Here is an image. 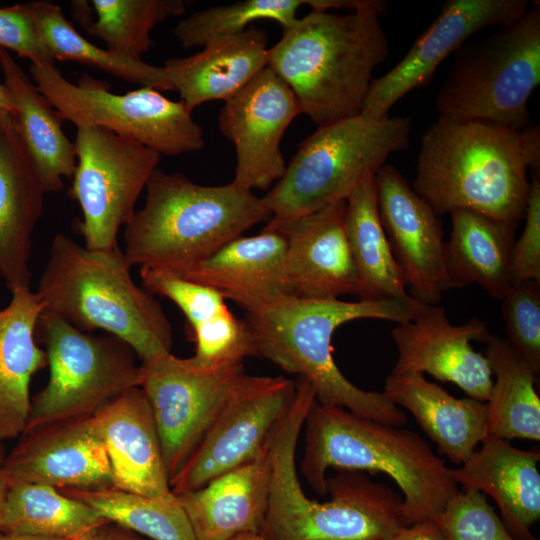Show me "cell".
<instances>
[{"mask_svg": "<svg viewBox=\"0 0 540 540\" xmlns=\"http://www.w3.org/2000/svg\"><path fill=\"white\" fill-rule=\"evenodd\" d=\"M540 165V129L438 119L424 132L413 190L440 216L464 209L518 226Z\"/></svg>", "mask_w": 540, "mask_h": 540, "instance_id": "6da1fadb", "label": "cell"}, {"mask_svg": "<svg viewBox=\"0 0 540 540\" xmlns=\"http://www.w3.org/2000/svg\"><path fill=\"white\" fill-rule=\"evenodd\" d=\"M385 1L340 15L312 10L284 29L268 64L318 127L362 113L373 72L389 54Z\"/></svg>", "mask_w": 540, "mask_h": 540, "instance_id": "7a4b0ae2", "label": "cell"}, {"mask_svg": "<svg viewBox=\"0 0 540 540\" xmlns=\"http://www.w3.org/2000/svg\"><path fill=\"white\" fill-rule=\"evenodd\" d=\"M424 303L411 298L389 302H346L282 296L245 319L257 356L288 373L306 379L316 402L392 426L407 422L406 414L383 392L356 387L339 370L332 356L331 339L341 325L357 319L402 323L412 319Z\"/></svg>", "mask_w": 540, "mask_h": 540, "instance_id": "3957f363", "label": "cell"}, {"mask_svg": "<svg viewBox=\"0 0 540 540\" xmlns=\"http://www.w3.org/2000/svg\"><path fill=\"white\" fill-rule=\"evenodd\" d=\"M313 404V394L298 389L272 432L268 506L259 535L266 540H390L405 525L403 498L386 484L361 471L339 470L326 478L329 501H313L303 492L295 452Z\"/></svg>", "mask_w": 540, "mask_h": 540, "instance_id": "277c9868", "label": "cell"}, {"mask_svg": "<svg viewBox=\"0 0 540 540\" xmlns=\"http://www.w3.org/2000/svg\"><path fill=\"white\" fill-rule=\"evenodd\" d=\"M304 455L300 464L306 482L327 493L326 472H382L403 494L405 526L434 521L460 490L445 460L416 432L315 402L306 419Z\"/></svg>", "mask_w": 540, "mask_h": 540, "instance_id": "5b68a950", "label": "cell"}, {"mask_svg": "<svg viewBox=\"0 0 540 540\" xmlns=\"http://www.w3.org/2000/svg\"><path fill=\"white\" fill-rule=\"evenodd\" d=\"M131 267L118 245L90 249L58 234L36 294L44 310L81 331L117 337L145 362L170 352L172 328L160 303L133 281Z\"/></svg>", "mask_w": 540, "mask_h": 540, "instance_id": "8992f818", "label": "cell"}, {"mask_svg": "<svg viewBox=\"0 0 540 540\" xmlns=\"http://www.w3.org/2000/svg\"><path fill=\"white\" fill-rule=\"evenodd\" d=\"M146 190L124 232V255L140 268L178 272L272 217L262 197L233 182L204 186L156 168Z\"/></svg>", "mask_w": 540, "mask_h": 540, "instance_id": "52a82bcc", "label": "cell"}, {"mask_svg": "<svg viewBox=\"0 0 540 540\" xmlns=\"http://www.w3.org/2000/svg\"><path fill=\"white\" fill-rule=\"evenodd\" d=\"M411 120L365 114L318 129L298 147L283 176L262 200L272 217L264 230L345 201L387 159L409 147Z\"/></svg>", "mask_w": 540, "mask_h": 540, "instance_id": "ba28073f", "label": "cell"}, {"mask_svg": "<svg viewBox=\"0 0 540 540\" xmlns=\"http://www.w3.org/2000/svg\"><path fill=\"white\" fill-rule=\"evenodd\" d=\"M465 42L439 89V117L532 126L528 101L540 84V2L517 20Z\"/></svg>", "mask_w": 540, "mask_h": 540, "instance_id": "9c48e42d", "label": "cell"}, {"mask_svg": "<svg viewBox=\"0 0 540 540\" xmlns=\"http://www.w3.org/2000/svg\"><path fill=\"white\" fill-rule=\"evenodd\" d=\"M35 336L45 345L49 380L31 401L24 432L90 417L109 400L140 387L135 352L113 335L94 336L43 310Z\"/></svg>", "mask_w": 540, "mask_h": 540, "instance_id": "30bf717a", "label": "cell"}, {"mask_svg": "<svg viewBox=\"0 0 540 540\" xmlns=\"http://www.w3.org/2000/svg\"><path fill=\"white\" fill-rule=\"evenodd\" d=\"M29 71L60 118L76 127H101L166 156L196 152L205 145L192 111L181 100H170L156 89L141 87L116 94L106 82L88 74L72 83L54 60L31 63Z\"/></svg>", "mask_w": 540, "mask_h": 540, "instance_id": "8fae6325", "label": "cell"}, {"mask_svg": "<svg viewBox=\"0 0 540 540\" xmlns=\"http://www.w3.org/2000/svg\"><path fill=\"white\" fill-rule=\"evenodd\" d=\"M76 128L77 164L69 196L82 211L77 230L87 248H113L161 155L101 127Z\"/></svg>", "mask_w": 540, "mask_h": 540, "instance_id": "7c38bea8", "label": "cell"}, {"mask_svg": "<svg viewBox=\"0 0 540 540\" xmlns=\"http://www.w3.org/2000/svg\"><path fill=\"white\" fill-rule=\"evenodd\" d=\"M140 368V388L153 412L170 482L250 375L243 363L204 369L171 352Z\"/></svg>", "mask_w": 540, "mask_h": 540, "instance_id": "4fadbf2b", "label": "cell"}, {"mask_svg": "<svg viewBox=\"0 0 540 540\" xmlns=\"http://www.w3.org/2000/svg\"><path fill=\"white\" fill-rule=\"evenodd\" d=\"M295 392L293 380L250 376L171 479L172 492L179 495L199 489L257 457L290 408Z\"/></svg>", "mask_w": 540, "mask_h": 540, "instance_id": "5bb4252c", "label": "cell"}, {"mask_svg": "<svg viewBox=\"0 0 540 540\" xmlns=\"http://www.w3.org/2000/svg\"><path fill=\"white\" fill-rule=\"evenodd\" d=\"M301 114L290 87L268 66L224 101L219 114L221 133L236 151L235 177L242 189H268L284 174L280 143Z\"/></svg>", "mask_w": 540, "mask_h": 540, "instance_id": "9a60e30c", "label": "cell"}, {"mask_svg": "<svg viewBox=\"0 0 540 540\" xmlns=\"http://www.w3.org/2000/svg\"><path fill=\"white\" fill-rule=\"evenodd\" d=\"M375 185L380 221L410 295L437 305L452 289L439 216L393 165L379 169Z\"/></svg>", "mask_w": 540, "mask_h": 540, "instance_id": "2e32d148", "label": "cell"}, {"mask_svg": "<svg viewBox=\"0 0 540 540\" xmlns=\"http://www.w3.org/2000/svg\"><path fill=\"white\" fill-rule=\"evenodd\" d=\"M529 0H448L435 20L406 55L387 73L373 80L362 114L382 117L412 90L428 85L442 61L486 27H499L520 18Z\"/></svg>", "mask_w": 540, "mask_h": 540, "instance_id": "e0dca14e", "label": "cell"}, {"mask_svg": "<svg viewBox=\"0 0 540 540\" xmlns=\"http://www.w3.org/2000/svg\"><path fill=\"white\" fill-rule=\"evenodd\" d=\"M491 333L478 317L453 325L444 307L423 304L416 315L391 331L397 361L391 373H429L437 380L452 382L470 398L487 402L492 371L485 355L476 352L472 340L485 342Z\"/></svg>", "mask_w": 540, "mask_h": 540, "instance_id": "ac0fdd59", "label": "cell"}, {"mask_svg": "<svg viewBox=\"0 0 540 540\" xmlns=\"http://www.w3.org/2000/svg\"><path fill=\"white\" fill-rule=\"evenodd\" d=\"M4 466L9 482L58 490L113 487L109 458L92 416L24 432Z\"/></svg>", "mask_w": 540, "mask_h": 540, "instance_id": "d6986e66", "label": "cell"}, {"mask_svg": "<svg viewBox=\"0 0 540 540\" xmlns=\"http://www.w3.org/2000/svg\"><path fill=\"white\" fill-rule=\"evenodd\" d=\"M285 238L288 296L333 300L356 295L357 277L346 233V200L276 228Z\"/></svg>", "mask_w": 540, "mask_h": 540, "instance_id": "ffe728a7", "label": "cell"}, {"mask_svg": "<svg viewBox=\"0 0 540 540\" xmlns=\"http://www.w3.org/2000/svg\"><path fill=\"white\" fill-rule=\"evenodd\" d=\"M92 418L109 458L112 488L150 497L173 493L153 412L140 387L109 400Z\"/></svg>", "mask_w": 540, "mask_h": 540, "instance_id": "44dd1931", "label": "cell"}, {"mask_svg": "<svg viewBox=\"0 0 540 540\" xmlns=\"http://www.w3.org/2000/svg\"><path fill=\"white\" fill-rule=\"evenodd\" d=\"M45 193L13 116L0 119V277L11 293L30 289L31 236Z\"/></svg>", "mask_w": 540, "mask_h": 540, "instance_id": "7402d4cb", "label": "cell"}, {"mask_svg": "<svg viewBox=\"0 0 540 540\" xmlns=\"http://www.w3.org/2000/svg\"><path fill=\"white\" fill-rule=\"evenodd\" d=\"M271 439V437H270ZM270 441L252 460L176 495L196 540H232L260 534L268 506Z\"/></svg>", "mask_w": 540, "mask_h": 540, "instance_id": "603a6c76", "label": "cell"}, {"mask_svg": "<svg viewBox=\"0 0 540 540\" xmlns=\"http://www.w3.org/2000/svg\"><path fill=\"white\" fill-rule=\"evenodd\" d=\"M285 248L282 233L263 229L254 236H240L173 274L210 287L252 312L287 295Z\"/></svg>", "mask_w": 540, "mask_h": 540, "instance_id": "cb8c5ba5", "label": "cell"}, {"mask_svg": "<svg viewBox=\"0 0 540 540\" xmlns=\"http://www.w3.org/2000/svg\"><path fill=\"white\" fill-rule=\"evenodd\" d=\"M140 277L146 291L168 298L186 316L195 342V354L190 357L195 365L216 369L257 356L246 321L232 314L217 291L166 270L142 267Z\"/></svg>", "mask_w": 540, "mask_h": 540, "instance_id": "d4e9b609", "label": "cell"}, {"mask_svg": "<svg viewBox=\"0 0 540 540\" xmlns=\"http://www.w3.org/2000/svg\"><path fill=\"white\" fill-rule=\"evenodd\" d=\"M539 451L485 438L482 446L450 474L463 490H478L497 503L502 521L516 540H537L530 528L540 518Z\"/></svg>", "mask_w": 540, "mask_h": 540, "instance_id": "484cf974", "label": "cell"}, {"mask_svg": "<svg viewBox=\"0 0 540 540\" xmlns=\"http://www.w3.org/2000/svg\"><path fill=\"white\" fill-rule=\"evenodd\" d=\"M383 393L407 409L438 451L454 464H463L487 438L486 403L456 398L422 373H390Z\"/></svg>", "mask_w": 540, "mask_h": 540, "instance_id": "4316f807", "label": "cell"}, {"mask_svg": "<svg viewBox=\"0 0 540 540\" xmlns=\"http://www.w3.org/2000/svg\"><path fill=\"white\" fill-rule=\"evenodd\" d=\"M268 37L250 26L231 36L215 39L194 55L165 61L174 90L192 111L212 100H227L268 64Z\"/></svg>", "mask_w": 540, "mask_h": 540, "instance_id": "83f0119b", "label": "cell"}, {"mask_svg": "<svg viewBox=\"0 0 540 540\" xmlns=\"http://www.w3.org/2000/svg\"><path fill=\"white\" fill-rule=\"evenodd\" d=\"M43 310L31 289L12 292L9 304L0 310V442L23 434L31 407V378L48 366L35 336Z\"/></svg>", "mask_w": 540, "mask_h": 540, "instance_id": "f1b7e54d", "label": "cell"}, {"mask_svg": "<svg viewBox=\"0 0 540 540\" xmlns=\"http://www.w3.org/2000/svg\"><path fill=\"white\" fill-rule=\"evenodd\" d=\"M0 67L13 104L12 116L44 190L59 191L64 187V178H72L76 168L74 143L65 135L57 111L3 48Z\"/></svg>", "mask_w": 540, "mask_h": 540, "instance_id": "f546056e", "label": "cell"}, {"mask_svg": "<svg viewBox=\"0 0 540 540\" xmlns=\"http://www.w3.org/2000/svg\"><path fill=\"white\" fill-rule=\"evenodd\" d=\"M450 215L445 268L451 288L477 284L501 300L510 286L509 261L517 226L464 209Z\"/></svg>", "mask_w": 540, "mask_h": 540, "instance_id": "4dcf8cb0", "label": "cell"}, {"mask_svg": "<svg viewBox=\"0 0 540 540\" xmlns=\"http://www.w3.org/2000/svg\"><path fill=\"white\" fill-rule=\"evenodd\" d=\"M346 233L356 271L358 301L411 299L380 221L375 176L346 199Z\"/></svg>", "mask_w": 540, "mask_h": 540, "instance_id": "1f68e13d", "label": "cell"}, {"mask_svg": "<svg viewBox=\"0 0 540 540\" xmlns=\"http://www.w3.org/2000/svg\"><path fill=\"white\" fill-rule=\"evenodd\" d=\"M485 357L495 381L486 403L487 437L540 440V399L536 374L505 338L491 334Z\"/></svg>", "mask_w": 540, "mask_h": 540, "instance_id": "d6a6232c", "label": "cell"}, {"mask_svg": "<svg viewBox=\"0 0 540 540\" xmlns=\"http://www.w3.org/2000/svg\"><path fill=\"white\" fill-rule=\"evenodd\" d=\"M9 483L1 533L86 540L109 523L86 503L53 487L27 482Z\"/></svg>", "mask_w": 540, "mask_h": 540, "instance_id": "836d02e7", "label": "cell"}, {"mask_svg": "<svg viewBox=\"0 0 540 540\" xmlns=\"http://www.w3.org/2000/svg\"><path fill=\"white\" fill-rule=\"evenodd\" d=\"M38 37L53 60L94 67L127 82L158 91L174 90L164 67L121 56L100 48L79 34L60 6L48 1L29 3Z\"/></svg>", "mask_w": 540, "mask_h": 540, "instance_id": "e575fe53", "label": "cell"}, {"mask_svg": "<svg viewBox=\"0 0 540 540\" xmlns=\"http://www.w3.org/2000/svg\"><path fill=\"white\" fill-rule=\"evenodd\" d=\"M75 20L106 49L128 58L141 57L154 45L151 31L169 17L181 15L183 0L72 1Z\"/></svg>", "mask_w": 540, "mask_h": 540, "instance_id": "d590c367", "label": "cell"}, {"mask_svg": "<svg viewBox=\"0 0 540 540\" xmlns=\"http://www.w3.org/2000/svg\"><path fill=\"white\" fill-rule=\"evenodd\" d=\"M62 493L86 503L107 522L153 540H196L174 493L150 497L115 488L64 489Z\"/></svg>", "mask_w": 540, "mask_h": 540, "instance_id": "8d00e7d4", "label": "cell"}, {"mask_svg": "<svg viewBox=\"0 0 540 540\" xmlns=\"http://www.w3.org/2000/svg\"><path fill=\"white\" fill-rule=\"evenodd\" d=\"M307 0H244L194 12L181 20L173 33L185 48L238 34L258 20H273L284 29L297 21V11Z\"/></svg>", "mask_w": 540, "mask_h": 540, "instance_id": "74e56055", "label": "cell"}, {"mask_svg": "<svg viewBox=\"0 0 540 540\" xmlns=\"http://www.w3.org/2000/svg\"><path fill=\"white\" fill-rule=\"evenodd\" d=\"M506 341L536 375L540 372V282L510 285L501 298Z\"/></svg>", "mask_w": 540, "mask_h": 540, "instance_id": "f35d334b", "label": "cell"}, {"mask_svg": "<svg viewBox=\"0 0 540 540\" xmlns=\"http://www.w3.org/2000/svg\"><path fill=\"white\" fill-rule=\"evenodd\" d=\"M434 521L445 540H516L478 490H460Z\"/></svg>", "mask_w": 540, "mask_h": 540, "instance_id": "ab89813d", "label": "cell"}, {"mask_svg": "<svg viewBox=\"0 0 540 540\" xmlns=\"http://www.w3.org/2000/svg\"><path fill=\"white\" fill-rule=\"evenodd\" d=\"M524 218L523 232L511 249L510 285L525 281L540 282V181L535 172L530 180Z\"/></svg>", "mask_w": 540, "mask_h": 540, "instance_id": "60d3db41", "label": "cell"}, {"mask_svg": "<svg viewBox=\"0 0 540 540\" xmlns=\"http://www.w3.org/2000/svg\"><path fill=\"white\" fill-rule=\"evenodd\" d=\"M0 48L12 50L31 63L53 60L38 37L29 3L0 8Z\"/></svg>", "mask_w": 540, "mask_h": 540, "instance_id": "b9f144b4", "label": "cell"}, {"mask_svg": "<svg viewBox=\"0 0 540 540\" xmlns=\"http://www.w3.org/2000/svg\"><path fill=\"white\" fill-rule=\"evenodd\" d=\"M390 540H445L435 521H422L403 526Z\"/></svg>", "mask_w": 540, "mask_h": 540, "instance_id": "7bdbcfd3", "label": "cell"}, {"mask_svg": "<svg viewBox=\"0 0 540 540\" xmlns=\"http://www.w3.org/2000/svg\"><path fill=\"white\" fill-rule=\"evenodd\" d=\"M86 540H145L136 533L113 523H107L97 529Z\"/></svg>", "mask_w": 540, "mask_h": 540, "instance_id": "ee69618b", "label": "cell"}, {"mask_svg": "<svg viewBox=\"0 0 540 540\" xmlns=\"http://www.w3.org/2000/svg\"><path fill=\"white\" fill-rule=\"evenodd\" d=\"M5 455L0 445V533L2 529L4 513L7 503V496L9 491V479L4 466Z\"/></svg>", "mask_w": 540, "mask_h": 540, "instance_id": "f6af8a7d", "label": "cell"}, {"mask_svg": "<svg viewBox=\"0 0 540 540\" xmlns=\"http://www.w3.org/2000/svg\"><path fill=\"white\" fill-rule=\"evenodd\" d=\"M13 113V104L4 83H0V119L8 117Z\"/></svg>", "mask_w": 540, "mask_h": 540, "instance_id": "bcb514c9", "label": "cell"}, {"mask_svg": "<svg viewBox=\"0 0 540 540\" xmlns=\"http://www.w3.org/2000/svg\"><path fill=\"white\" fill-rule=\"evenodd\" d=\"M0 540H63V539H44V538L0 533Z\"/></svg>", "mask_w": 540, "mask_h": 540, "instance_id": "7dc6e473", "label": "cell"}, {"mask_svg": "<svg viewBox=\"0 0 540 540\" xmlns=\"http://www.w3.org/2000/svg\"><path fill=\"white\" fill-rule=\"evenodd\" d=\"M232 540H266V539L261 537L259 534H242V535L236 536Z\"/></svg>", "mask_w": 540, "mask_h": 540, "instance_id": "c3c4849f", "label": "cell"}]
</instances>
